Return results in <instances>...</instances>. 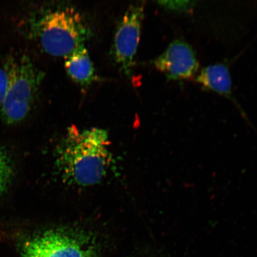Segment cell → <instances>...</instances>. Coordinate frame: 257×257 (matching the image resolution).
<instances>
[{
	"mask_svg": "<svg viewBox=\"0 0 257 257\" xmlns=\"http://www.w3.org/2000/svg\"><path fill=\"white\" fill-rule=\"evenodd\" d=\"M21 252L22 257H95L88 241L59 230H48L27 239Z\"/></svg>",
	"mask_w": 257,
	"mask_h": 257,
	"instance_id": "cell-4",
	"label": "cell"
},
{
	"mask_svg": "<svg viewBox=\"0 0 257 257\" xmlns=\"http://www.w3.org/2000/svg\"><path fill=\"white\" fill-rule=\"evenodd\" d=\"M205 89L224 96L236 103L232 92V81L227 64H211L202 69L196 79Z\"/></svg>",
	"mask_w": 257,
	"mask_h": 257,
	"instance_id": "cell-7",
	"label": "cell"
},
{
	"mask_svg": "<svg viewBox=\"0 0 257 257\" xmlns=\"http://www.w3.org/2000/svg\"><path fill=\"white\" fill-rule=\"evenodd\" d=\"M154 66L169 80H183L194 76L199 63L193 48L186 42L173 41L167 49L154 61Z\"/></svg>",
	"mask_w": 257,
	"mask_h": 257,
	"instance_id": "cell-6",
	"label": "cell"
},
{
	"mask_svg": "<svg viewBox=\"0 0 257 257\" xmlns=\"http://www.w3.org/2000/svg\"><path fill=\"white\" fill-rule=\"evenodd\" d=\"M8 80L0 117L8 124L25 119L36 101L44 73L30 58L22 56L7 63Z\"/></svg>",
	"mask_w": 257,
	"mask_h": 257,
	"instance_id": "cell-3",
	"label": "cell"
},
{
	"mask_svg": "<svg viewBox=\"0 0 257 257\" xmlns=\"http://www.w3.org/2000/svg\"><path fill=\"white\" fill-rule=\"evenodd\" d=\"M8 80V68L6 63L0 68V110L4 99Z\"/></svg>",
	"mask_w": 257,
	"mask_h": 257,
	"instance_id": "cell-11",
	"label": "cell"
},
{
	"mask_svg": "<svg viewBox=\"0 0 257 257\" xmlns=\"http://www.w3.org/2000/svg\"><path fill=\"white\" fill-rule=\"evenodd\" d=\"M64 66L70 78L78 84L88 86L96 78L94 66L85 46L65 57Z\"/></svg>",
	"mask_w": 257,
	"mask_h": 257,
	"instance_id": "cell-8",
	"label": "cell"
},
{
	"mask_svg": "<svg viewBox=\"0 0 257 257\" xmlns=\"http://www.w3.org/2000/svg\"><path fill=\"white\" fill-rule=\"evenodd\" d=\"M34 31L45 52L54 57L68 56L91 35L84 18L70 8L45 12L35 19Z\"/></svg>",
	"mask_w": 257,
	"mask_h": 257,
	"instance_id": "cell-2",
	"label": "cell"
},
{
	"mask_svg": "<svg viewBox=\"0 0 257 257\" xmlns=\"http://www.w3.org/2000/svg\"><path fill=\"white\" fill-rule=\"evenodd\" d=\"M144 16L143 5L131 6L122 17L115 32L112 57L121 71L126 76L131 75L133 72Z\"/></svg>",
	"mask_w": 257,
	"mask_h": 257,
	"instance_id": "cell-5",
	"label": "cell"
},
{
	"mask_svg": "<svg viewBox=\"0 0 257 257\" xmlns=\"http://www.w3.org/2000/svg\"><path fill=\"white\" fill-rule=\"evenodd\" d=\"M14 177V165L11 157L0 147V197L8 191Z\"/></svg>",
	"mask_w": 257,
	"mask_h": 257,
	"instance_id": "cell-9",
	"label": "cell"
},
{
	"mask_svg": "<svg viewBox=\"0 0 257 257\" xmlns=\"http://www.w3.org/2000/svg\"><path fill=\"white\" fill-rule=\"evenodd\" d=\"M159 4L164 8L176 12H186L190 11L195 4L191 1H162Z\"/></svg>",
	"mask_w": 257,
	"mask_h": 257,
	"instance_id": "cell-10",
	"label": "cell"
},
{
	"mask_svg": "<svg viewBox=\"0 0 257 257\" xmlns=\"http://www.w3.org/2000/svg\"><path fill=\"white\" fill-rule=\"evenodd\" d=\"M108 146V135L101 128H72L60 147L59 166L67 178L77 185H95L110 165Z\"/></svg>",
	"mask_w": 257,
	"mask_h": 257,
	"instance_id": "cell-1",
	"label": "cell"
}]
</instances>
